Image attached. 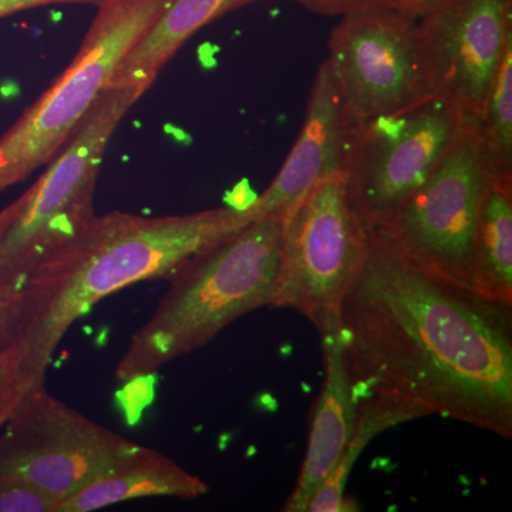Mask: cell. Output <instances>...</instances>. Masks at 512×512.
<instances>
[{
	"label": "cell",
	"mask_w": 512,
	"mask_h": 512,
	"mask_svg": "<svg viewBox=\"0 0 512 512\" xmlns=\"http://www.w3.org/2000/svg\"><path fill=\"white\" fill-rule=\"evenodd\" d=\"M284 225V215H266L178 266L156 311L131 336L117 380L154 376L234 320L274 305Z\"/></svg>",
	"instance_id": "3"
},
{
	"label": "cell",
	"mask_w": 512,
	"mask_h": 512,
	"mask_svg": "<svg viewBox=\"0 0 512 512\" xmlns=\"http://www.w3.org/2000/svg\"><path fill=\"white\" fill-rule=\"evenodd\" d=\"M463 111L440 94L353 123L343 174L350 205L369 231L389 220L456 140Z\"/></svg>",
	"instance_id": "7"
},
{
	"label": "cell",
	"mask_w": 512,
	"mask_h": 512,
	"mask_svg": "<svg viewBox=\"0 0 512 512\" xmlns=\"http://www.w3.org/2000/svg\"><path fill=\"white\" fill-rule=\"evenodd\" d=\"M37 386L42 384L30 373L28 348L25 339H20L0 353V431Z\"/></svg>",
	"instance_id": "19"
},
{
	"label": "cell",
	"mask_w": 512,
	"mask_h": 512,
	"mask_svg": "<svg viewBox=\"0 0 512 512\" xmlns=\"http://www.w3.org/2000/svg\"><path fill=\"white\" fill-rule=\"evenodd\" d=\"M254 2L258 0H171L153 26L121 60L107 87L134 90L143 96L161 70L198 30Z\"/></svg>",
	"instance_id": "14"
},
{
	"label": "cell",
	"mask_w": 512,
	"mask_h": 512,
	"mask_svg": "<svg viewBox=\"0 0 512 512\" xmlns=\"http://www.w3.org/2000/svg\"><path fill=\"white\" fill-rule=\"evenodd\" d=\"M103 0H0V18L13 15V13L23 12L33 8L47 5H66V3H90V5H100Z\"/></svg>",
	"instance_id": "24"
},
{
	"label": "cell",
	"mask_w": 512,
	"mask_h": 512,
	"mask_svg": "<svg viewBox=\"0 0 512 512\" xmlns=\"http://www.w3.org/2000/svg\"><path fill=\"white\" fill-rule=\"evenodd\" d=\"M342 18L330 33L326 59L352 123L436 94L419 20L387 6Z\"/></svg>",
	"instance_id": "10"
},
{
	"label": "cell",
	"mask_w": 512,
	"mask_h": 512,
	"mask_svg": "<svg viewBox=\"0 0 512 512\" xmlns=\"http://www.w3.org/2000/svg\"><path fill=\"white\" fill-rule=\"evenodd\" d=\"M151 451L76 412L42 384L0 431V477L28 481L60 505Z\"/></svg>",
	"instance_id": "8"
},
{
	"label": "cell",
	"mask_w": 512,
	"mask_h": 512,
	"mask_svg": "<svg viewBox=\"0 0 512 512\" xmlns=\"http://www.w3.org/2000/svg\"><path fill=\"white\" fill-rule=\"evenodd\" d=\"M369 229L350 205L345 174L316 184L285 217L275 308L323 330L339 323L343 296L365 259Z\"/></svg>",
	"instance_id": "9"
},
{
	"label": "cell",
	"mask_w": 512,
	"mask_h": 512,
	"mask_svg": "<svg viewBox=\"0 0 512 512\" xmlns=\"http://www.w3.org/2000/svg\"><path fill=\"white\" fill-rule=\"evenodd\" d=\"M251 222L242 208L143 217L111 211L43 256L23 279L28 367L45 384L67 330L111 293L167 279L183 262Z\"/></svg>",
	"instance_id": "2"
},
{
	"label": "cell",
	"mask_w": 512,
	"mask_h": 512,
	"mask_svg": "<svg viewBox=\"0 0 512 512\" xmlns=\"http://www.w3.org/2000/svg\"><path fill=\"white\" fill-rule=\"evenodd\" d=\"M491 174L480 121L466 117L430 177L372 232L423 271L477 291L478 211Z\"/></svg>",
	"instance_id": "5"
},
{
	"label": "cell",
	"mask_w": 512,
	"mask_h": 512,
	"mask_svg": "<svg viewBox=\"0 0 512 512\" xmlns=\"http://www.w3.org/2000/svg\"><path fill=\"white\" fill-rule=\"evenodd\" d=\"M339 329L357 402L390 394L512 439V303L423 271L375 232Z\"/></svg>",
	"instance_id": "1"
},
{
	"label": "cell",
	"mask_w": 512,
	"mask_h": 512,
	"mask_svg": "<svg viewBox=\"0 0 512 512\" xmlns=\"http://www.w3.org/2000/svg\"><path fill=\"white\" fill-rule=\"evenodd\" d=\"M478 121L493 173L512 177V40L505 47Z\"/></svg>",
	"instance_id": "18"
},
{
	"label": "cell",
	"mask_w": 512,
	"mask_h": 512,
	"mask_svg": "<svg viewBox=\"0 0 512 512\" xmlns=\"http://www.w3.org/2000/svg\"><path fill=\"white\" fill-rule=\"evenodd\" d=\"M419 26L434 92L464 116L480 117L512 40V0H448Z\"/></svg>",
	"instance_id": "11"
},
{
	"label": "cell",
	"mask_w": 512,
	"mask_h": 512,
	"mask_svg": "<svg viewBox=\"0 0 512 512\" xmlns=\"http://www.w3.org/2000/svg\"><path fill=\"white\" fill-rule=\"evenodd\" d=\"M476 289L512 303V177L491 174L478 211Z\"/></svg>",
	"instance_id": "16"
},
{
	"label": "cell",
	"mask_w": 512,
	"mask_h": 512,
	"mask_svg": "<svg viewBox=\"0 0 512 512\" xmlns=\"http://www.w3.org/2000/svg\"><path fill=\"white\" fill-rule=\"evenodd\" d=\"M210 485L174 460L153 450L136 463L94 481L59 505L57 512H89L147 497L197 500Z\"/></svg>",
	"instance_id": "15"
},
{
	"label": "cell",
	"mask_w": 512,
	"mask_h": 512,
	"mask_svg": "<svg viewBox=\"0 0 512 512\" xmlns=\"http://www.w3.org/2000/svg\"><path fill=\"white\" fill-rule=\"evenodd\" d=\"M447 2L448 0H384V6L419 20Z\"/></svg>",
	"instance_id": "23"
},
{
	"label": "cell",
	"mask_w": 512,
	"mask_h": 512,
	"mask_svg": "<svg viewBox=\"0 0 512 512\" xmlns=\"http://www.w3.org/2000/svg\"><path fill=\"white\" fill-rule=\"evenodd\" d=\"M59 501L28 481L0 477V512H57Z\"/></svg>",
	"instance_id": "20"
},
{
	"label": "cell",
	"mask_w": 512,
	"mask_h": 512,
	"mask_svg": "<svg viewBox=\"0 0 512 512\" xmlns=\"http://www.w3.org/2000/svg\"><path fill=\"white\" fill-rule=\"evenodd\" d=\"M25 289L23 281L0 285V353L23 338Z\"/></svg>",
	"instance_id": "21"
},
{
	"label": "cell",
	"mask_w": 512,
	"mask_h": 512,
	"mask_svg": "<svg viewBox=\"0 0 512 512\" xmlns=\"http://www.w3.org/2000/svg\"><path fill=\"white\" fill-rule=\"evenodd\" d=\"M363 400L365 402H359V406H357L355 427H353L345 453L340 458L335 470L316 491L308 511H357V504L346 497L345 490L350 471L362 451L382 431L397 426V424L430 416V413L423 407L417 406L409 400L390 396V394H373Z\"/></svg>",
	"instance_id": "17"
},
{
	"label": "cell",
	"mask_w": 512,
	"mask_h": 512,
	"mask_svg": "<svg viewBox=\"0 0 512 512\" xmlns=\"http://www.w3.org/2000/svg\"><path fill=\"white\" fill-rule=\"evenodd\" d=\"M325 380L313 410L308 451L295 490L282 511L306 512L316 491L338 466L353 427L357 402L343 350L339 323L320 330Z\"/></svg>",
	"instance_id": "13"
},
{
	"label": "cell",
	"mask_w": 512,
	"mask_h": 512,
	"mask_svg": "<svg viewBox=\"0 0 512 512\" xmlns=\"http://www.w3.org/2000/svg\"><path fill=\"white\" fill-rule=\"evenodd\" d=\"M141 94L107 87L29 188V200L0 238V285L23 281L43 256L94 217L103 158Z\"/></svg>",
	"instance_id": "6"
},
{
	"label": "cell",
	"mask_w": 512,
	"mask_h": 512,
	"mask_svg": "<svg viewBox=\"0 0 512 512\" xmlns=\"http://www.w3.org/2000/svg\"><path fill=\"white\" fill-rule=\"evenodd\" d=\"M28 200L29 190H26L19 198H16L12 204H9L8 207H5L0 211V238H2L3 234L8 231L10 225L15 222L16 218L19 217L20 212L23 211Z\"/></svg>",
	"instance_id": "25"
},
{
	"label": "cell",
	"mask_w": 512,
	"mask_h": 512,
	"mask_svg": "<svg viewBox=\"0 0 512 512\" xmlns=\"http://www.w3.org/2000/svg\"><path fill=\"white\" fill-rule=\"evenodd\" d=\"M171 0H103L69 66L0 137V192L45 167Z\"/></svg>",
	"instance_id": "4"
},
{
	"label": "cell",
	"mask_w": 512,
	"mask_h": 512,
	"mask_svg": "<svg viewBox=\"0 0 512 512\" xmlns=\"http://www.w3.org/2000/svg\"><path fill=\"white\" fill-rule=\"evenodd\" d=\"M311 12L325 16H345L359 10L384 6V0H295Z\"/></svg>",
	"instance_id": "22"
},
{
	"label": "cell",
	"mask_w": 512,
	"mask_h": 512,
	"mask_svg": "<svg viewBox=\"0 0 512 512\" xmlns=\"http://www.w3.org/2000/svg\"><path fill=\"white\" fill-rule=\"evenodd\" d=\"M329 60L320 63L301 131L274 181L247 210L251 221L266 215L286 217L320 181L343 173L352 128Z\"/></svg>",
	"instance_id": "12"
}]
</instances>
